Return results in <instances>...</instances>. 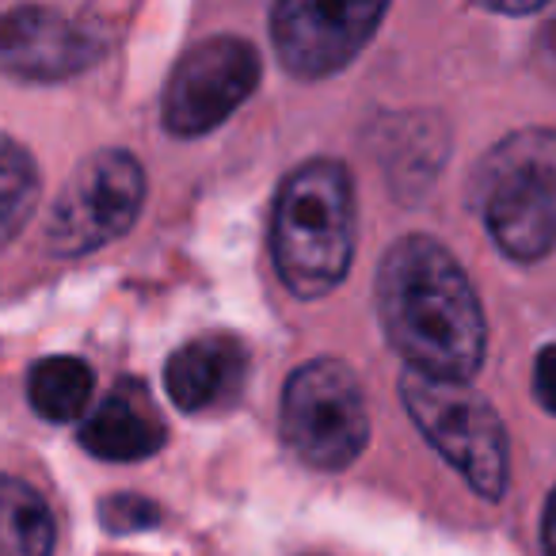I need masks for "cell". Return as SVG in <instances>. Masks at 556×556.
Returning <instances> with one entry per match:
<instances>
[{
    "mask_svg": "<svg viewBox=\"0 0 556 556\" xmlns=\"http://www.w3.org/2000/svg\"><path fill=\"white\" fill-rule=\"evenodd\" d=\"M533 393H538L541 408L556 416V343L541 351L538 363H533Z\"/></svg>",
    "mask_w": 556,
    "mask_h": 556,
    "instance_id": "cell-16",
    "label": "cell"
},
{
    "mask_svg": "<svg viewBox=\"0 0 556 556\" xmlns=\"http://www.w3.org/2000/svg\"><path fill=\"white\" fill-rule=\"evenodd\" d=\"M270 252L294 298H325L348 278L355 255V187L340 161L294 168L275 199Z\"/></svg>",
    "mask_w": 556,
    "mask_h": 556,
    "instance_id": "cell-2",
    "label": "cell"
},
{
    "mask_svg": "<svg viewBox=\"0 0 556 556\" xmlns=\"http://www.w3.org/2000/svg\"><path fill=\"white\" fill-rule=\"evenodd\" d=\"M80 446L100 462H146L164 446V431L126 393H115L85 419Z\"/></svg>",
    "mask_w": 556,
    "mask_h": 556,
    "instance_id": "cell-11",
    "label": "cell"
},
{
    "mask_svg": "<svg viewBox=\"0 0 556 556\" xmlns=\"http://www.w3.org/2000/svg\"><path fill=\"white\" fill-rule=\"evenodd\" d=\"M484 225L503 255L538 263L556 248V134H518L488 156Z\"/></svg>",
    "mask_w": 556,
    "mask_h": 556,
    "instance_id": "cell-4",
    "label": "cell"
},
{
    "mask_svg": "<svg viewBox=\"0 0 556 556\" xmlns=\"http://www.w3.org/2000/svg\"><path fill=\"white\" fill-rule=\"evenodd\" d=\"M378 317L408 370L465 381L480 370L488 325L462 263L431 237H404L378 267Z\"/></svg>",
    "mask_w": 556,
    "mask_h": 556,
    "instance_id": "cell-1",
    "label": "cell"
},
{
    "mask_svg": "<svg viewBox=\"0 0 556 556\" xmlns=\"http://www.w3.org/2000/svg\"><path fill=\"white\" fill-rule=\"evenodd\" d=\"M282 434L313 469H348L370 442L363 381L336 358L298 366L282 393Z\"/></svg>",
    "mask_w": 556,
    "mask_h": 556,
    "instance_id": "cell-5",
    "label": "cell"
},
{
    "mask_svg": "<svg viewBox=\"0 0 556 556\" xmlns=\"http://www.w3.org/2000/svg\"><path fill=\"white\" fill-rule=\"evenodd\" d=\"M386 12L370 0H287L270 12L278 62L302 80L332 77L374 39Z\"/></svg>",
    "mask_w": 556,
    "mask_h": 556,
    "instance_id": "cell-8",
    "label": "cell"
},
{
    "mask_svg": "<svg viewBox=\"0 0 556 556\" xmlns=\"http://www.w3.org/2000/svg\"><path fill=\"white\" fill-rule=\"evenodd\" d=\"M146 202V172L126 149L88 153L73 168L47 222V248L65 260L100 252L130 232Z\"/></svg>",
    "mask_w": 556,
    "mask_h": 556,
    "instance_id": "cell-6",
    "label": "cell"
},
{
    "mask_svg": "<svg viewBox=\"0 0 556 556\" xmlns=\"http://www.w3.org/2000/svg\"><path fill=\"white\" fill-rule=\"evenodd\" d=\"M103 31L58 9L0 16V73L16 80H65L103 58Z\"/></svg>",
    "mask_w": 556,
    "mask_h": 556,
    "instance_id": "cell-9",
    "label": "cell"
},
{
    "mask_svg": "<svg viewBox=\"0 0 556 556\" xmlns=\"http://www.w3.org/2000/svg\"><path fill=\"white\" fill-rule=\"evenodd\" d=\"M35 202H39V168L31 153L0 134V248L31 222Z\"/></svg>",
    "mask_w": 556,
    "mask_h": 556,
    "instance_id": "cell-14",
    "label": "cell"
},
{
    "mask_svg": "<svg viewBox=\"0 0 556 556\" xmlns=\"http://www.w3.org/2000/svg\"><path fill=\"white\" fill-rule=\"evenodd\" d=\"M96 389V374L88 363L70 355L42 358L31 366V378H27V401L50 424H70L80 412L88 408Z\"/></svg>",
    "mask_w": 556,
    "mask_h": 556,
    "instance_id": "cell-13",
    "label": "cell"
},
{
    "mask_svg": "<svg viewBox=\"0 0 556 556\" xmlns=\"http://www.w3.org/2000/svg\"><path fill=\"white\" fill-rule=\"evenodd\" d=\"M541 538H545V553L556 556V492L545 503V526H541Z\"/></svg>",
    "mask_w": 556,
    "mask_h": 556,
    "instance_id": "cell-17",
    "label": "cell"
},
{
    "mask_svg": "<svg viewBox=\"0 0 556 556\" xmlns=\"http://www.w3.org/2000/svg\"><path fill=\"white\" fill-rule=\"evenodd\" d=\"M248 370V355L232 336H199L164 366V389L184 412H206L229 401Z\"/></svg>",
    "mask_w": 556,
    "mask_h": 556,
    "instance_id": "cell-10",
    "label": "cell"
},
{
    "mask_svg": "<svg viewBox=\"0 0 556 556\" xmlns=\"http://www.w3.org/2000/svg\"><path fill=\"white\" fill-rule=\"evenodd\" d=\"M100 518L108 530L134 533V530H146V526L161 522V510H156L149 500H141V495H115V500L100 503Z\"/></svg>",
    "mask_w": 556,
    "mask_h": 556,
    "instance_id": "cell-15",
    "label": "cell"
},
{
    "mask_svg": "<svg viewBox=\"0 0 556 556\" xmlns=\"http://www.w3.org/2000/svg\"><path fill=\"white\" fill-rule=\"evenodd\" d=\"M54 541L50 503L27 480L0 477V556H50Z\"/></svg>",
    "mask_w": 556,
    "mask_h": 556,
    "instance_id": "cell-12",
    "label": "cell"
},
{
    "mask_svg": "<svg viewBox=\"0 0 556 556\" xmlns=\"http://www.w3.org/2000/svg\"><path fill=\"white\" fill-rule=\"evenodd\" d=\"M260 85V54L237 35H214L176 62L164 92V126L176 138L217 130Z\"/></svg>",
    "mask_w": 556,
    "mask_h": 556,
    "instance_id": "cell-7",
    "label": "cell"
},
{
    "mask_svg": "<svg viewBox=\"0 0 556 556\" xmlns=\"http://www.w3.org/2000/svg\"><path fill=\"white\" fill-rule=\"evenodd\" d=\"M401 396L419 434L469 480L472 492L484 500L507 492V431L484 396L465 381H439L416 370H404Z\"/></svg>",
    "mask_w": 556,
    "mask_h": 556,
    "instance_id": "cell-3",
    "label": "cell"
}]
</instances>
